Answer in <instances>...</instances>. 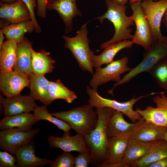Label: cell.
Returning <instances> with one entry per match:
<instances>
[{
    "mask_svg": "<svg viewBox=\"0 0 167 167\" xmlns=\"http://www.w3.org/2000/svg\"><path fill=\"white\" fill-rule=\"evenodd\" d=\"M115 109L109 107H99L96 111L98 119L95 128L84 136L92 163L96 167H103L106 159L110 138L107 130L108 121Z\"/></svg>",
    "mask_w": 167,
    "mask_h": 167,
    "instance_id": "6da1fadb",
    "label": "cell"
},
{
    "mask_svg": "<svg viewBox=\"0 0 167 167\" xmlns=\"http://www.w3.org/2000/svg\"><path fill=\"white\" fill-rule=\"evenodd\" d=\"M107 9L103 15L95 19L98 20L100 23L107 19L112 22L114 27L115 33L113 37L109 40L101 44L100 49H104L112 44L125 40H130L133 38L131 26L135 24L131 16L126 14L127 6H121L112 0H104Z\"/></svg>",
    "mask_w": 167,
    "mask_h": 167,
    "instance_id": "7a4b0ae2",
    "label": "cell"
},
{
    "mask_svg": "<svg viewBox=\"0 0 167 167\" xmlns=\"http://www.w3.org/2000/svg\"><path fill=\"white\" fill-rule=\"evenodd\" d=\"M93 107L88 104L52 114L67 122L77 133L84 137L95 128L97 122V114Z\"/></svg>",
    "mask_w": 167,
    "mask_h": 167,
    "instance_id": "3957f363",
    "label": "cell"
},
{
    "mask_svg": "<svg viewBox=\"0 0 167 167\" xmlns=\"http://www.w3.org/2000/svg\"><path fill=\"white\" fill-rule=\"evenodd\" d=\"M88 23L87 22L81 26L75 36L71 37L63 35L62 37L65 42V48L71 52L80 68L83 71L93 74L92 60L94 54L89 46L90 41L88 38L87 27Z\"/></svg>",
    "mask_w": 167,
    "mask_h": 167,
    "instance_id": "277c9868",
    "label": "cell"
},
{
    "mask_svg": "<svg viewBox=\"0 0 167 167\" xmlns=\"http://www.w3.org/2000/svg\"><path fill=\"white\" fill-rule=\"evenodd\" d=\"M167 57V44L166 41H157L145 51L142 61L134 68L131 69L125 75L121 80L115 84L113 87L108 92L113 96V91L118 86L128 82L132 78L140 73L148 72L157 62Z\"/></svg>",
    "mask_w": 167,
    "mask_h": 167,
    "instance_id": "5b68a950",
    "label": "cell"
},
{
    "mask_svg": "<svg viewBox=\"0 0 167 167\" xmlns=\"http://www.w3.org/2000/svg\"><path fill=\"white\" fill-rule=\"evenodd\" d=\"M86 92L89 97L88 102L92 107L96 108L102 107L112 108L122 112L133 122H137L142 118L138 112L133 109V107L135 104L144 97L155 94L152 93L146 96H140L136 98H135L134 96L129 101L121 102L115 100L108 99L102 97L98 93L97 91L91 88L89 86L87 87Z\"/></svg>",
    "mask_w": 167,
    "mask_h": 167,
    "instance_id": "8992f818",
    "label": "cell"
},
{
    "mask_svg": "<svg viewBox=\"0 0 167 167\" xmlns=\"http://www.w3.org/2000/svg\"><path fill=\"white\" fill-rule=\"evenodd\" d=\"M41 129L36 128L24 131L17 128L0 131V148L15 156L17 151L32 142Z\"/></svg>",
    "mask_w": 167,
    "mask_h": 167,
    "instance_id": "52a82bcc",
    "label": "cell"
},
{
    "mask_svg": "<svg viewBox=\"0 0 167 167\" xmlns=\"http://www.w3.org/2000/svg\"><path fill=\"white\" fill-rule=\"evenodd\" d=\"M128 60L127 57H124L113 61L105 67H96L89 82L90 86L97 91L99 86L110 81L119 83L122 79L121 75L131 69L128 66Z\"/></svg>",
    "mask_w": 167,
    "mask_h": 167,
    "instance_id": "ba28073f",
    "label": "cell"
},
{
    "mask_svg": "<svg viewBox=\"0 0 167 167\" xmlns=\"http://www.w3.org/2000/svg\"><path fill=\"white\" fill-rule=\"evenodd\" d=\"M150 29L154 42L157 41H166V36H164L161 32V23L167 10V0H144L141 3Z\"/></svg>",
    "mask_w": 167,
    "mask_h": 167,
    "instance_id": "9c48e42d",
    "label": "cell"
},
{
    "mask_svg": "<svg viewBox=\"0 0 167 167\" xmlns=\"http://www.w3.org/2000/svg\"><path fill=\"white\" fill-rule=\"evenodd\" d=\"M142 1H138L130 4L132 11V14L131 17L136 28L131 41L133 44L142 46L146 51L154 42L149 25L141 7Z\"/></svg>",
    "mask_w": 167,
    "mask_h": 167,
    "instance_id": "30bf717a",
    "label": "cell"
},
{
    "mask_svg": "<svg viewBox=\"0 0 167 167\" xmlns=\"http://www.w3.org/2000/svg\"><path fill=\"white\" fill-rule=\"evenodd\" d=\"M29 85L28 76L25 74L14 70L0 74V91L7 97L20 94L25 88H29Z\"/></svg>",
    "mask_w": 167,
    "mask_h": 167,
    "instance_id": "8fae6325",
    "label": "cell"
},
{
    "mask_svg": "<svg viewBox=\"0 0 167 167\" xmlns=\"http://www.w3.org/2000/svg\"><path fill=\"white\" fill-rule=\"evenodd\" d=\"M165 93L161 92L159 95L153 97V101L156 107L148 106L143 110L137 108L135 110L145 120L167 128V96Z\"/></svg>",
    "mask_w": 167,
    "mask_h": 167,
    "instance_id": "7c38bea8",
    "label": "cell"
},
{
    "mask_svg": "<svg viewBox=\"0 0 167 167\" xmlns=\"http://www.w3.org/2000/svg\"><path fill=\"white\" fill-rule=\"evenodd\" d=\"M77 0H47V9L57 11L65 25V31L67 34L72 31L73 19L81 16V11L77 6Z\"/></svg>",
    "mask_w": 167,
    "mask_h": 167,
    "instance_id": "4fadbf2b",
    "label": "cell"
},
{
    "mask_svg": "<svg viewBox=\"0 0 167 167\" xmlns=\"http://www.w3.org/2000/svg\"><path fill=\"white\" fill-rule=\"evenodd\" d=\"M0 28L12 23L31 19L30 11L22 0L9 4L0 2Z\"/></svg>",
    "mask_w": 167,
    "mask_h": 167,
    "instance_id": "5bb4252c",
    "label": "cell"
},
{
    "mask_svg": "<svg viewBox=\"0 0 167 167\" xmlns=\"http://www.w3.org/2000/svg\"><path fill=\"white\" fill-rule=\"evenodd\" d=\"M30 96L21 94L14 96L3 98L0 96V113L11 116L33 111L37 106Z\"/></svg>",
    "mask_w": 167,
    "mask_h": 167,
    "instance_id": "9a60e30c",
    "label": "cell"
},
{
    "mask_svg": "<svg viewBox=\"0 0 167 167\" xmlns=\"http://www.w3.org/2000/svg\"><path fill=\"white\" fill-rule=\"evenodd\" d=\"M70 135L64 132L61 137L49 136L47 139L49 147L60 148L66 152L77 151L79 153L89 151L84 136L78 133L74 136Z\"/></svg>",
    "mask_w": 167,
    "mask_h": 167,
    "instance_id": "2e32d148",
    "label": "cell"
},
{
    "mask_svg": "<svg viewBox=\"0 0 167 167\" xmlns=\"http://www.w3.org/2000/svg\"><path fill=\"white\" fill-rule=\"evenodd\" d=\"M124 114L115 110L110 118L107 124V130L110 138L127 137L144 120L142 118L132 123L125 121Z\"/></svg>",
    "mask_w": 167,
    "mask_h": 167,
    "instance_id": "e0dca14e",
    "label": "cell"
},
{
    "mask_svg": "<svg viewBox=\"0 0 167 167\" xmlns=\"http://www.w3.org/2000/svg\"><path fill=\"white\" fill-rule=\"evenodd\" d=\"M33 49L31 42L25 36L17 42L16 60L14 70L28 76L33 74L32 66Z\"/></svg>",
    "mask_w": 167,
    "mask_h": 167,
    "instance_id": "ac0fdd59",
    "label": "cell"
},
{
    "mask_svg": "<svg viewBox=\"0 0 167 167\" xmlns=\"http://www.w3.org/2000/svg\"><path fill=\"white\" fill-rule=\"evenodd\" d=\"M129 139L127 137L110 138L106 159L103 167H122Z\"/></svg>",
    "mask_w": 167,
    "mask_h": 167,
    "instance_id": "d6986e66",
    "label": "cell"
},
{
    "mask_svg": "<svg viewBox=\"0 0 167 167\" xmlns=\"http://www.w3.org/2000/svg\"><path fill=\"white\" fill-rule=\"evenodd\" d=\"M166 128L144 120L127 137L146 142L163 139Z\"/></svg>",
    "mask_w": 167,
    "mask_h": 167,
    "instance_id": "ffe728a7",
    "label": "cell"
},
{
    "mask_svg": "<svg viewBox=\"0 0 167 167\" xmlns=\"http://www.w3.org/2000/svg\"><path fill=\"white\" fill-rule=\"evenodd\" d=\"M15 156L16 158V167H41L50 165L52 162V160L40 158L36 155L32 142L18 150Z\"/></svg>",
    "mask_w": 167,
    "mask_h": 167,
    "instance_id": "44dd1931",
    "label": "cell"
},
{
    "mask_svg": "<svg viewBox=\"0 0 167 167\" xmlns=\"http://www.w3.org/2000/svg\"><path fill=\"white\" fill-rule=\"evenodd\" d=\"M30 81L29 96L35 101L38 100L47 106L53 102L49 92V81L44 75L32 74L28 76Z\"/></svg>",
    "mask_w": 167,
    "mask_h": 167,
    "instance_id": "7402d4cb",
    "label": "cell"
},
{
    "mask_svg": "<svg viewBox=\"0 0 167 167\" xmlns=\"http://www.w3.org/2000/svg\"><path fill=\"white\" fill-rule=\"evenodd\" d=\"M40 121L33 114L22 113L11 116H4L0 121V130L17 128L27 131L32 130V127Z\"/></svg>",
    "mask_w": 167,
    "mask_h": 167,
    "instance_id": "603a6c76",
    "label": "cell"
},
{
    "mask_svg": "<svg viewBox=\"0 0 167 167\" xmlns=\"http://www.w3.org/2000/svg\"><path fill=\"white\" fill-rule=\"evenodd\" d=\"M152 142H146L129 138L123 161L122 167H131L148 152Z\"/></svg>",
    "mask_w": 167,
    "mask_h": 167,
    "instance_id": "cb8c5ba5",
    "label": "cell"
},
{
    "mask_svg": "<svg viewBox=\"0 0 167 167\" xmlns=\"http://www.w3.org/2000/svg\"><path fill=\"white\" fill-rule=\"evenodd\" d=\"M167 157V142L161 139L152 142L148 152L131 167H148L151 164Z\"/></svg>",
    "mask_w": 167,
    "mask_h": 167,
    "instance_id": "d4e9b609",
    "label": "cell"
},
{
    "mask_svg": "<svg viewBox=\"0 0 167 167\" xmlns=\"http://www.w3.org/2000/svg\"><path fill=\"white\" fill-rule=\"evenodd\" d=\"M133 44L130 40H125L112 44L104 48L99 55L94 54L93 66L94 67H100L105 64H108L113 61L116 55L121 50L131 48Z\"/></svg>",
    "mask_w": 167,
    "mask_h": 167,
    "instance_id": "484cf974",
    "label": "cell"
},
{
    "mask_svg": "<svg viewBox=\"0 0 167 167\" xmlns=\"http://www.w3.org/2000/svg\"><path fill=\"white\" fill-rule=\"evenodd\" d=\"M17 42L13 39L7 40L0 49V72L4 73L14 69L16 60Z\"/></svg>",
    "mask_w": 167,
    "mask_h": 167,
    "instance_id": "4316f807",
    "label": "cell"
},
{
    "mask_svg": "<svg viewBox=\"0 0 167 167\" xmlns=\"http://www.w3.org/2000/svg\"><path fill=\"white\" fill-rule=\"evenodd\" d=\"M50 54L49 52L44 49L38 52L33 49L32 66L33 74L44 75L52 71L55 61Z\"/></svg>",
    "mask_w": 167,
    "mask_h": 167,
    "instance_id": "83f0119b",
    "label": "cell"
},
{
    "mask_svg": "<svg viewBox=\"0 0 167 167\" xmlns=\"http://www.w3.org/2000/svg\"><path fill=\"white\" fill-rule=\"evenodd\" d=\"M1 29L7 40L13 39L18 42L26 33H32L35 30V27L32 21L30 19L11 24Z\"/></svg>",
    "mask_w": 167,
    "mask_h": 167,
    "instance_id": "f1b7e54d",
    "label": "cell"
},
{
    "mask_svg": "<svg viewBox=\"0 0 167 167\" xmlns=\"http://www.w3.org/2000/svg\"><path fill=\"white\" fill-rule=\"evenodd\" d=\"M49 92L53 101L55 100L62 99L71 103L77 98L75 92L66 87L60 79L49 81Z\"/></svg>",
    "mask_w": 167,
    "mask_h": 167,
    "instance_id": "f546056e",
    "label": "cell"
},
{
    "mask_svg": "<svg viewBox=\"0 0 167 167\" xmlns=\"http://www.w3.org/2000/svg\"><path fill=\"white\" fill-rule=\"evenodd\" d=\"M33 112V114L39 121L45 120L49 121L55 125L59 129L66 133L70 134V131L71 129L70 125L63 120L54 117L52 113H49L47 106H37Z\"/></svg>",
    "mask_w": 167,
    "mask_h": 167,
    "instance_id": "4dcf8cb0",
    "label": "cell"
},
{
    "mask_svg": "<svg viewBox=\"0 0 167 167\" xmlns=\"http://www.w3.org/2000/svg\"><path fill=\"white\" fill-rule=\"evenodd\" d=\"M148 72L155 78L161 88L167 90V57L158 61Z\"/></svg>",
    "mask_w": 167,
    "mask_h": 167,
    "instance_id": "1f68e13d",
    "label": "cell"
},
{
    "mask_svg": "<svg viewBox=\"0 0 167 167\" xmlns=\"http://www.w3.org/2000/svg\"><path fill=\"white\" fill-rule=\"evenodd\" d=\"M75 158L70 152H64L52 161L50 167H74Z\"/></svg>",
    "mask_w": 167,
    "mask_h": 167,
    "instance_id": "d6a6232c",
    "label": "cell"
},
{
    "mask_svg": "<svg viewBox=\"0 0 167 167\" xmlns=\"http://www.w3.org/2000/svg\"><path fill=\"white\" fill-rule=\"evenodd\" d=\"M6 152H0V167H16V156Z\"/></svg>",
    "mask_w": 167,
    "mask_h": 167,
    "instance_id": "836d02e7",
    "label": "cell"
},
{
    "mask_svg": "<svg viewBox=\"0 0 167 167\" xmlns=\"http://www.w3.org/2000/svg\"><path fill=\"white\" fill-rule=\"evenodd\" d=\"M92 162V158L89 151L79 153L75 158L74 167H88Z\"/></svg>",
    "mask_w": 167,
    "mask_h": 167,
    "instance_id": "e575fe53",
    "label": "cell"
},
{
    "mask_svg": "<svg viewBox=\"0 0 167 167\" xmlns=\"http://www.w3.org/2000/svg\"><path fill=\"white\" fill-rule=\"evenodd\" d=\"M27 5L31 14V20L33 23L35 31L37 33H41V28L37 22L34 10L37 7V2L36 0H22Z\"/></svg>",
    "mask_w": 167,
    "mask_h": 167,
    "instance_id": "d590c367",
    "label": "cell"
},
{
    "mask_svg": "<svg viewBox=\"0 0 167 167\" xmlns=\"http://www.w3.org/2000/svg\"><path fill=\"white\" fill-rule=\"evenodd\" d=\"M47 2V0H37L36 13L37 16L42 19L46 18Z\"/></svg>",
    "mask_w": 167,
    "mask_h": 167,
    "instance_id": "8d00e7d4",
    "label": "cell"
},
{
    "mask_svg": "<svg viewBox=\"0 0 167 167\" xmlns=\"http://www.w3.org/2000/svg\"><path fill=\"white\" fill-rule=\"evenodd\" d=\"M148 167H167V157L155 162L150 165Z\"/></svg>",
    "mask_w": 167,
    "mask_h": 167,
    "instance_id": "74e56055",
    "label": "cell"
},
{
    "mask_svg": "<svg viewBox=\"0 0 167 167\" xmlns=\"http://www.w3.org/2000/svg\"><path fill=\"white\" fill-rule=\"evenodd\" d=\"M4 34L2 30L0 29V49H1L4 43L3 41L4 39Z\"/></svg>",
    "mask_w": 167,
    "mask_h": 167,
    "instance_id": "f35d334b",
    "label": "cell"
},
{
    "mask_svg": "<svg viewBox=\"0 0 167 167\" xmlns=\"http://www.w3.org/2000/svg\"><path fill=\"white\" fill-rule=\"evenodd\" d=\"M117 4L121 6H125V4L129 0H112Z\"/></svg>",
    "mask_w": 167,
    "mask_h": 167,
    "instance_id": "ab89813d",
    "label": "cell"
},
{
    "mask_svg": "<svg viewBox=\"0 0 167 167\" xmlns=\"http://www.w3.org/2000/svg\"><path fill=\"white\" fill-rule=\"evenodd\" d=\"M162 22L164 24V26L167 31V10L165 12L164 17L162 19Z\"/></svg>",
    "mask_w": 167,
    "mask_h": 167,
    "instance_id": "60d3db41",
    "label": "cell"
},
{
    "mask_svg": "<svg viewBox=\"0 0 167 167\" xmlns=\"http://www.w3.org/2000/svg\"><path fill=\"white\" fill-rule=\"evenodd\" d=\"M18 0H1V2L11 4L17 2Z\"/></svg>",
    "mask_w": 167,
    "mask_h": 167,
    "instance_id": "b9f144b4",
    "label": "cell"
},
{
    "mask_svg": "<svg viewBox=\"0 0 167 167\" xmlns=\"http://www.w3.org/2000/svg\"><path fill=\"white\" fill-rule=\"evenodd\" d=\"M163 139H164L167 142V128H166L164 134Z\"/></svg>",
    "mask_w": 167,
    "mask_h": 167,
    "instance_id": "7bdbcfd3",
    "label": "cell"
},
{
    "mask_svg": "<svg viewBox=\"0 0 167 167\" xmlns=\"http://www.w3.org/2000/svg\"><path fill=\"white\" fill-rule=\"evenodd\" d=\"M144 0H129V4L138 1H143ZM154 1H157V0H152Z\"/></svg>",
    "mask_w": 167,
    "mask_h": 167,
    "instance_id": "ee69618b",
    "label": "cell"
},
{
    "mask_svg": "<svg viewBox=\"0 0 167 167\" xmlns=\"http://www.w3.org/2000/svg\"><path fill=\"white\" fill-rule=\"evenodd\" d=\"M166 36V43H167V35Z\"/></svg>",
    "mask_w": 167,
    "mask_h": 167,
    "instance_id": "f6af8a7d",
    "label": "cell"
}]
</instances>
